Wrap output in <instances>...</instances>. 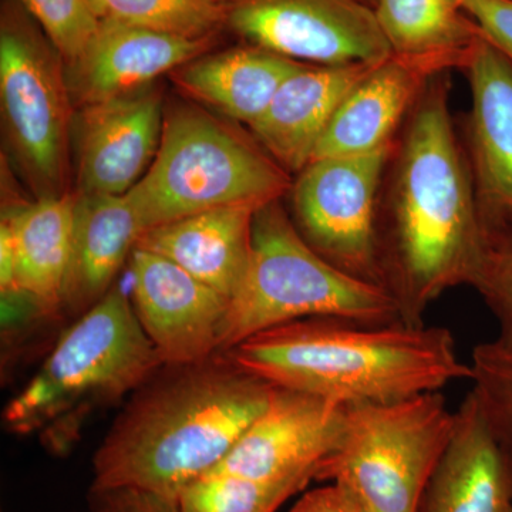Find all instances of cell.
<instances>
[{"label": "cell", "instance_id": "obj_1", "mask_svg": "<svg viewBox=\"0 0 512 512\" xmlns=\"http://www.w3.org/2000/svg\"><path fill=\"white\" fill-rule=\"evenodd\" d=\"M450 90V72L427 84L397 134L380 190V274L407 325H423L444 292L473 285L480 262V207Z\"/></svg>", "mask_w": 512, "mask_h": 512}, {"label": "cell", "instance_id": "obj_2", "mask_svg": "<svg viewBox=\"0 0 512 512\" xmlns=\"http://www.w3.org/2000/svg\"><path fill=\"white\" fill-rule=\"evenodd\" d=\"M272 392L222 353L161 367L131 394L94 454L92 488H137L177 500L220 466Z\"/></svg>", "mask_w": 512, "mask_h": 512}, {"label": "cell", "instance_id": "obj_3", "mask_svg": "<svg viewBox=\"0 0 512 512\" xmlns=\"http://www.w3.org/2000/svg\"><path fill=\"white\" fill-rule=\"evenodd\" d=\"M222 355L271 386L342 406L394 402L471 379L450 330L424 323L302 319L256 333Z\"/></svg>", "mask_w": 512, "mask_h": 512}, {"label": "cell", "instance_id": "obj_4", "mask_svg": "<svg viewBox=\"0 0 512 512\" xmlns=\"http://www.w3.org/2000/svg\"><path fill=\"white\" fill-rule=\"evenodd\" d=\"M119 285L63 333L42 369L5 409V426L39 431L50 453L76 443L84 421L136 392L163 367Z\"/></svg>", "mask_w": 512, "mask_h": 512}, {"label": "cell", "instance_id": "obj_5", "mask_svg": "<svg viewBox=\"0 0 512 512\" xmlns=\"http://www.w3.org/2000/svg\"><path fill=\"white\" fill-rule=\"evenodd\" d=\"M291 185V175L254 137L200 106L173 101L165 104L156 158L126 195L143 235L214 208L262 207Z\"/></svg>", "mask_w": 512, "mask_h": 512}, {"label": "cell", "instance_id": "obj_6", "mask_svg": "<svg viewBox=\"0 0 512 512\" xmlns=\"http://www.w3.org/2000/svg\"><path fill=\"white\" fill-rule=\"evenodd\" d=\"M309 318L403 322L386 289L329 264L301 237L281 200L266 202L254 215L247 274L229 302L218 353L256 333Z\"/></svg>", "mask_w": 512, "mask_h": 512}, {"label": "cell", "instance_id": "obj_7", "mask_svg": "<svg viewBox=\"0 0 512 512\" xmlns=\"http://www.w3.org/2000/svg\"><path fill=\"white\" fill-rule=\"evenodd\" d=\"M456 421L440 392L346 406L342 437L316 481L343 485L370 512H417Z\"/></svg>", "mask_w": 512, "mask_h": 512}, {"label": "cell", "instance_id": "obj_8", "mask_svg": "<svg viewBox=\"0 0 512 512\" xmlns=\"http://www.w3.org/2000/svg\"><path fill=\"white\" fill-rule=\"evenodd\" d=\"M0 110L9 156L36 200L69 194L76 109L66 63L18 0L0 6Z\"/></svg>", "mask_w": 512, "mask_h": 512}, {"label": "cell", "instance_id": "obj_9", "mask_svg": "<svg viewBox=\"0 0 512 512\" xmlns=\"http://www.w3.org/2000/svg\"><path fill=\"white\" fill-rule=\"evenodd\" d=\"M394 141L369 153L315 158L288 192L289 217L309 247L345 274L380 288L377 212Z\"/></svg>", "mask_w": 512, "mask_h": 512}, {"label": "cell", "instance_id": "obj_10", "mask_svg": "<svg viewBox=\"0 0 512 512\" xmlns=\"http://www.w3.org/2000/svg\"><path fill=\"white\" fill-rule=\"evenodd\" d=\"M225 25L248 45L318 66L392 55L367 0H224Z\"/></svg>", "mask_w": 512, "mask_h": 512}, {"label": "cell", "instance_id": "obj_11", "mask_svg": "<svg viewBox=\"0 0 512 512\" xmlns=\"http://www.w3.org/2000/svg\"><path fill=\"white\" fill-rule=\"evenodd\" d=\"M164 110L156 84L77 109L72 128L76 194L126 195L156 158Z\"/></svg>", "mask_w": 512, "mask_h": 512}, {"label": "cell", "instance_id": "obj_12", "mask_svg": "<svg viewBox=\"0 0 512 512\" xmlns=\"http://www.w3.org/2000/svg\"><path fill=\"white\" fill-rule=\"evenodd\" d=\"M133 301L164 366L191 365L220 350L229 299L164 256L131 252Z\"/></svg>", "mask_w": 512, "mask_h": 512}, {"label": "cell", "instance_id": "obj_13", "mask_svg": "<svg viewBox=\"0 0 512 512\" xmlns=\"http://www.w3.org/2000/svg\"><path fill=\"white\" fill-rule=\"evenodd\" d=\"M345 414L342 404L274 387L264 412L211 473L256 481L316 480L323 461L338 447Z\"/></svg>", "mask_w": 512, "mask_h": 512}, {"label": "cell", "instance_id": "obj_14", "mask_svg": "<svg viewBox=\"0 0 512 512\" xmlns=\"http://www.w3.org/2000/svg\"><path fill=\"white\" fill-rule=\"evenodd\" d=\"M215 42L100 20L80 55L66 63L74 109L150 86L163 74L210 52Z\"/></svg>", "mask_w": 512, "mask_h": 512}, {"label": "cell", "instance_id": "obj_15", "mask_svg": "<svg viewBox=\"0 0 512 512\" xmlns=\"http://www.w3.org/2000/svg\"><path fill=\"white\" fill-rule=\"evenodd\" d=\"M451 70L440 60L396 55L373 64L340 103L312 160L392 144L427 84Z\"/></svg>", "mask_w": 512, "mask_h": 512}, {"label": "cell", "instance_id": "obj_16", "mask_svg": "<svg viewBox=\"0 0 512 512\" xmlns=\"http://www.w3.org/2000/svg\"><path fill=\"white\" fill-rule=\"evenodd\" d=\"M464 72L471 110L463 143L480 214H512V64L484 37Z\"/></svg>", "mask_w": 512, "mask_h": 512}, {"label": "cell", "instance_id": "obj_17", "mask_svg": "<svg viewBox=\"0 0 512 512\" xmlns=\"http://www.w3.org/2000/svg\"><path fill=\"white\" fill-rule=\"evenodd\" d=\"M375 63L305 64L282 83L261 117L249 124L252 137L286 173H301L346 94Z\"/></svg>", "mask_w": 512, "mask_h": 512}, {"label": "cell", "instance_id": "obj_18", "mask_svg": "<svg viewBox=\"0 0 512 512\" xmlns=\"http://www.w3.org/2000/svg\"><path fill=\"white\" fill-rule=\"evenodd\" d=\"M417 512H512V461L471 393Z\"/></svg>", "mask_w": 512, "mask_h": 512}, {"label": "cell", "instance_id": "obj_19", "mask_svg": "<svg viewBox=\"0 0 512 512\" xmlns=\"http://www.w3.org/2000/svg\"><path fill=\"white\" fill-rule=\"evenodd\" d=\"M259 207L229 205L144 232L137 248L170 259L231 301L247 274Z\"/></svg>", "mask_w": 512, "mask_h": 512}, {"label": "cell", "instance_id": "obj_20", "mask_svg": "<svg viewBox=\"0 0 512 512\" xmlns=\"http://www.w3.org/2000/svg\"><path fill=\"white\" fill-rule=\"evenodd\" d=\"M140 235L127 195L74 194L72 255L60 309L82 316L97 305Z\"/></svg>", "mask_w": 512, "mask_h": 512}, {"label": "cell", "instance_id": "obj_21", "mask_svg": "<svg viewBox=\"0 0 512 512\" xmlns=\"http://www.w3.org/2000/svg\"><path fill=\"white\" fill-rule=\"evenodd\" d=\"M305 64L245 43L205 53L171 76L191 99L249 126L261 117L282 83Z\"/></svg>", "mask_w": 512, "mask_h": 512}, {"label": "cell", "instance_id": "obj_22", "mask_svg": "<svg viewBox=\"0 0 512 512\" xmlns=\"http://www.w3.org/2000/svg\"><path fill=\"white\" fill-rule=\"evenodd\" d=\"M74 195L47 197L3 211L15 249L16 284L43 315L60 311L72 255Z\"/></svg>", "mask_w": 512, "mask_h": 512}, {"label": "cell", "instance_id": "obj_23", "mask_svg": "<svg viewBox=\"0 0 512 512\" xmlns=\"http://www.w3.org/2000/svg\"><path fill=\"white\" fill-rule=\"evenodd\" d=\"M373 10L392 55L464 70L484 39L463 0H373Z\"/></svg>", "mask_w": 512, "mask_h": 512}, {"label": "cell", "instance_id": "obj_24", "mask_svg": "<svg viewBox=\"0 0 512 512\" xmlns=\"http://www.w3.org/2000/svg\"><path fill=\"white\" fill-rule=\"evenodd\" d=\"M101 22L137 26L194 40H217L224 30V0H89Z\"/></svg>", "mask_w": 512, "mask_h": 512}, {"label": "cell", "instance_id": "obj_25", "mask_svg": "<svg viewBox=\"0 0 512 512\" xmlns=\"http://www.w3.org/2000/svg\"><path fill=\"white\" fill-rule=\"evenodd\" d=\"M313 477L256 481L232 474L210 473L178 495L181 512H276L292 495L305 490Z\"/></svg>", "mask_w": 512, "mask_h": 512}, {"label": "cell", "instance_id": "obj_26", "mask_svg": "<svg viewBox=\"0 0 512 512\" xmlns=\"http://www.w3.org/2000/svg\"><path fill=\"white\" fill-rule=\"evenodd\" d=\"M474 399L505 454L512 461V338L498 335L471 355Z\"/></svg>", "mask_w": 512, "mask_h": 512}, {"label": "cell", "instance_id": "obj_27", "mask_svg": "<svg viewBox=\"0 0 512 512\" xmlns=\"http://www.w3.org/2000/svg\"><path fill=\"white\" fill-rule=\"evenodd\" d=\"M481 215L483 242L473 288L512 338V214Z\"/></svg>", "mask_w": 512, "mask_h": 512}, {"label": "cell", "instance_id": "obj_28", "mask_svg": "<svg viewBox=\"0 0 512 512\" xmlns=\"http://www.w3.org/2000/svg\"><path fill=\"white\" fill-rule=\"evenodd\" d=\"M59 50L64 63L80 55L99 28L89 0H18Z\"/></svg>", "mask_w": 512, "mask_h": 512}, {"label": "cell", "instance_id": "obj_29", "mask_svg": "<svg viewBox=\"0 0 512 512\" xmlns=\"http://www.w3.org/2000/svg\"><path fill=\"white\" fill-rule=\"evenodd\" d=\"M92 512H181L177 500L137 488H90Z\"/></svg>", "mask_w": 512, "mask_h": 512}, {"label": "cell", "instance_id": "obj_30", "mask_svg": "<svg viewBox=\"0 0 512 512\" xmlns=\"http://www.w3.org/2000/svg\"><path fill=\"white\" fill-rule=\"evenodd\" d=\"M487 42L512 64V0H463Z\"/></svg>", "mask_w": 512, "mask_h": 512}, {"label": "cell", "instance_id": "obj_31", "mask_svg": "<svg viewBox=\"0 0 512 512\" xmlns=\"http://www.w3.org/2000/svg\"><path fill=\"white\" fill-rule=\"evenodd\" d=\"M289 512H370L352 491L329 483L303 494Z\"/></svg>", "mask_w": 512, "mask_h": 512}, {"label": "cell", "instance_id": "obj_32", "mask_svg": "<svg viewBox=\"0 0 512 512\" xmlns=\"http://www.w3.org/2000/svg\"><path fill=\"white\" fill-rule=\"evenodd\" d=\"M367 2H369V3H370V5H372V6H373V0H367Z\"/></svg>", "mask_w": 512, "mask_h": 512}, {"label": "cell", "instance_id": "obj_33", "mask_svg": "<svg viewBox=\"0 0 512 512\" xmlns=\"http://www.w3.org/2000/svg\"><path fill=\"white\" fill-rule=\"evenodd\" d=\"M89 512H92V511H89Z\"/></svg>", "mask_w": 512, "mask_h": 512}]
</instances>
